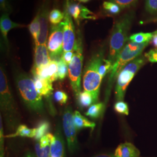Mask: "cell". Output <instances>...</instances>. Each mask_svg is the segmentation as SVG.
<instances>
[{
  "label": "cell",
  "instance_id": "4fadbf2b",
  "mask_svg": "<svg viewBox=\"0 0 157 157\" xmlns=\"http://www.w3.org/2000/svg\"><path fill=\"white\" fill-rule=\"evenodd\" d=\"M51 157H65L64 141L59 126L57 127L55 135H54L50 144Z\"/></svg>",
  "mask_w": 157,
  "mask_h": 157
},
{
  "label": "cell",
  "instance_id": "ab89813d",
  "mask_svg": "<svg viewBox=\"0 0 157 157\" xmlns=\"http://www.w3.org/2000/svg\"><path fill=\"white\" fill-rule=\"evenodd\" d=\"M94 157H115L114 155H109V154H100L98 155H96Z\"/></svg>",
  "mask_w": 157,
  "mask_h": 157
},
{
  "label": "cell",
  "instance_id": "4dcf8cb0",
  "mask_svg": "<svg viewBox=\"0 0 157 157\" xmlns=\"http://www.w3.org/2000/svg\"><path fill=\"white\" fill-rule=\"evenodd\" d=\"M138 0H110L111 2L117 4L121 9L130 8L136 5Z\"/></svg>",
  "mask_w": 157,
  "mask_h": 157
},
{
  "label": "cell",
  "instance_id": "f35d334b",
  "mask_svg": "<svg viewBox=\"0 0 157 157\" xmlns=\"http://www.w3.org/2000/svg\"><path fill=\"white\" fill-rule=\"evenodd\" d=\"M22 157H37L36 155H35L33 153L32 151H28L26 152Z\"/></svg>",
  "mask_w": 157,
  "mask_h": 157
},
{
  "label": "cell",
  "instance_id": "5b68a950",
  "mask_svg": "<svg viewBox=\"0 0 157 157\" xmlns=\"http://www.w3.org/2000/svg\"><path fill=\"white\" fill-rule=\"evenodd\" d=\"M148 43H149L138 44L133 42H130L124 47L122 50L119 53L116 61L112 65V69L108 78L105 102H104L105 105L110 95L113 83L117 79L118 75L121 71L129 62L140 56L141 53L148 45Z\"/></svg>",
  "mask_w": 157,
  "mask_h": 157
},
{
  "label": "cell",
  "instance_id": "30bf717a",
  "mask_svg": "<svg viewBox=\"0 0 157 157\" xmlns=\"http://www.w3.org/2000/svg\"><path fill=\"white\" fill-rule=\"evenodd\" d=\"M65 17L63 20V52L72 51L76 42L75 27L72 17L66 11H64Z\"/></svg>",
  "mask_w": 157,
  "mask_h": 157
},
{
  "label": "cell",
  "instance_id": "9a60e30c",
  "mask_svg": "<svg viewBox=\"0 0 157 157\" xmlns=\"http://www.w3.org/2000/svg\"><path fill=\"white\" fill-rule=\"evenodd\" d=\"M33 77L34 85L38 93L41 96H44L47 100L50 101L54 90L52 84V82L37 76H33Z\"/></svg>",
  "mask_w": 157,
  "mask_h": 157
},
{
  "label": "cell",
  "instance_id": "9c48e42d",
  "mask_svg": "<svg viewBox=\"0 0 157 157\" xmlns=\"http://www.w3.org/2000/svg\"><path fill=\"white\" fill-rule=\"evenodd\" d=\"M63 22L52 25L48 40L47 48L51 60L58 61L63 54Z\"/></svg>",
  "mask_w": 157,
  "mask_h": 157
},
{
  "label": "cell",
  "instance_id": "83f0119b",
  "mask_svg": "<svg viewBox=\"0 0 157 157\" xmlns=\"http://www.w3.org/2000/svg\"><path fill=\"white\" fill-rule=\"evenodd\" d=\"M37 132L35 136L36 140H40L42 137L47 134V132L50 129V124L47 121H42L40 122L38 127L36 128Z\"/></svg>",
  "mask_w": 157,
  "mask_h": 157
},
{
  "label": "cell",
  "instance_id": "6da1fadb",
  "mask_svg": "<svg viewBox=\"0 0 157 157\" xmlns=\"http://www.w3.org/2000/svg\"><path fill=\"white\" fill-rule=\"evenodd\" d=\"M0 105L6 126L12 130L17 129L21 121V115L17 104L10 89L4 67L0 68Z\"/></svg>",
  "mask_w": 157,
  "mask_h": 157
},
{
  "label": "cell",
  "instance_id": "277c9868",
  "mask_svg": "<svg viewBox=\"0 0 157 157\" xmlns=\"http://www.w3.org/2000/svg\"><path fill=\"white\" fill-rule=\"evenodd\" d=\"M104 58V50L101 48L96 51L87 63L84 69L83 86L85 91L91 93L95 104L98 100L102 77L98 71L100 65Z\"/></svg>",
  "mask_w": 157,
  "mask_h": 157
},
{
  "label": "cell",
  "instance_id": "74e56055",
  "mask_svg": "<svg viewBox=\"0 0 157 157\" xmlns=\"http://www.w3.org/2000/svg\"><path fill=\"white\" fill-rule=\"evenodd\" d=\"M151 43L155 48H157V30L154 32V35L151 40Z\"/></svg>",
  "mask_w": 157,
  "mask_h": 157
},
{
  "label": "cell",
  "instance_id": "8fae6325",
  "mask_svg": "<svg viewBox=\"0 0 157 157\" xmlns=\"http://www.w3.org/2000/svg\"><path fill=\"white\" fill-rule=\"evenodd\" d=\"M48 8L45 4H44L40 8L38 14L39 15L41 29L39 37L34 41L36 45H45L48 34V22H49V12Z\"/></svg>",
  "mask_w": 157,
  "mask_h": 157
},
{
  "label": "cell",
  "instance_id": "52a82bcc",
  "mask_svg": "<svg viewBox=\"0 0 157 157\" xmlns=\"http://www.w3.org/2000/svg\"><path fill=\"white\" fill-rule=\"evenodd\" d=\"M73 58L68 65V75L74 94L77 98L81 91V76L83 62V44L82 36L78 33L73 48Z\"/></svg>",
  "mask_w": 157,
  "mask_h": 157
},
{
  "label": "cell",
  "instance_id": "d590c367",
  "mask_svg": "<svg viewBox=\"0 0 157 157\" xmlns=\"http://www.w3.org/2000/svg\"><path fill=\"white\" fill-rule=\"evenodd\" d=\"M1 10L4 12V13L10 14L11 12V6L10 3V0H0Z\"/></svg>",
  "mask_w": 157,
  "mask_h": 157
},
{
  "label": "cell",
  "instance_id": "60d3db41",
  "mask_svg": "<svg viewBox=\"0 0 157 157\" xmlns=\"http://www.w3.org/2000/svg\"><path fill=\"white\" fill-rule=\"evenodd\" d=\"M79 2H82V3H86L90 1V0H78Z\"/></svg>",
  "mask_w": 157,
  "mask_h": 157
},
{
  "label": "cell",
  "instance_id": "5bb4252c",
  "mask_svg": "<svg viewBox=\"0 0 157 157\" xmlns=\"http://www.w3.org/2000/svg\"><path fill=\"white\" fill-rule=\"evenodd\" d=\"M51 61L47 47L45 45H36L34 48L33 67L32 70L42 67Z\"/></svg>",
  "mask_w": 157,
  "mask_h": 157
},
{
  "label": "cell",
  "instance_id": "ffe728a7",
  "mask_svg": "<svg viewBox=\"0 0 157 157\" xmlns=\"http://www.w3.org/2000/svg\"><path fill=\"white\" fill-rule=\"evenodd\" d=\"M37 129H30L25 124H20L17 128L15 133L11 135L5 136L6 137H15L17 136L25 137L29 138H34L36 135Z\"/></svg>",
  "mask_w": 157,
  "mask_h": 157
},
{
  "label": "cell",
  "instance_id": "f546056e",
  "mask_svg": "<svg viewBox=\"0 0 157 157\" xmlns=\"http://www.w3.org/2000/svg\"><path fill=\"white\" fill-rule=\"evenodd\" d=\"M114 109L120 114L128 115L129 113V107L126 102L123 101H117L115 105Z\"/></svg>",
  "mask_w": 157,
  "mask_h": 157
},
{
  "label": "cell",
  "instance_id": "484cf974",
  "mask_svg": "<svg viewBox=\"0 0 157 157\" xmlns=\"http://www.w3.org/2000/svg\"><path fill=\"white\" fill-rule=\"evenodd\" d=\"M65 17L64 12H62L57 9H54L50 12L49 14V22L52 25H58L62 22L63 19Z\"/></svg>",
  "mask_w": 157,
  "mask_h": 157
},
{
  "label": "cell",
  "instance_id": "d4e9b609",
  "mask_svg": "<svg viewBox=\"0 0 157 157\" xmlns=\"http://www.w3.org/2000/svg\"><path fill=\"white\" fill-rule=\"evenodd\" d=\"M35 144V151L37 157H51L50 144L41 145L39 140H36Z\"/></svg>",
  "mask_w": 157,
  "mask_h": 157
},
{
  "label": "cell",
  "instance_id": "e575fe53",
  "mask_svg": "<svg viewBox=\"0 0 157 157\" xmlns=\"http://www.w3.org/2000/svg\"><path fill=\"white\" fill-rule=\"evenodd\" d=\"M146 59L152 63L157 62V48H155L146 52L144 54Z\"/></svg>",
  "mask_w": 157,
  "mask_h": 157
},
{
  "label": "cell",
  "instance_id": "836d02e7",
  "mask_svg": "<svg viewBox=\"0 0 157 157\" xmlns=\"http://www.w3.org/2000/svg\"><path fill=\"white\" fill-rule=\"evenodd\" d=\"M0 157H5V150H4V140L5 136L4 135L3 126L2 121V117L0 116Z\"/></svg>",
  "mask_w": 157,
  "mask_h": 157
},
{
  "label": "cell",
  "instance_id": "1f68e13d",
  "mask_svg": "<svg viewBox=\"0 0 157 157\" xmlns=\"http://www.w3.org/2000/svg\"><path fill=\"white\" fill-rule=\"evenodd\" d=\"M54 99L59 104L63 105L67 102L68 96L64 91H56L54 94Z\"/></svg>",
  "mask_w": 157,
  "mask_h": 157
},
{
  "label": "cell",
  "instance_id": "d6a6232c",
  "mask_svg": "<svg viewBox=\"0 0 157 157\" xmlns=\"http://www.w3.org/2000/svg\"><path fill=\"white\" fill-rule=\"evenodd\" d=\"M146 10L151 14H157V0H146Z\"/></svg>",
  "mask_w": 157,
  "mask_h": 157
},
{
  "label": "cell",
  "instance_id": "4316f807",
  "mask_svg": "<svg viewBox=\"0 0 157 157\" xmlns=\"http://www.w3.org/2000/svg\"><path fill=\"white\" fill-rule=\"evenodd\" d=\"M69 71L68 64L63 61L62 58H61L58 61V80L62 81L67 77Z\"/></svg>",
  "mask_w": 157,
  "mask_h": 157
},
{
  "label": "cell",
  "instance_id": "cb8c5ba5",
  "mask_svg": "<svg viewBox=\"0 0 157 157\" xmlns=\"http://www.w3.org/2000/svg\"><path fill=\"white\" fill-rule=\"evenodd\" d=\"M28 27L29 32L32 34L34 40L35 41L39 37L41 29L39 15L38 13L34 17L33 20L30 23Z\"/></svg>",
  "mask_w": 157,
  "mask_h": 157
},
{
  "label": "cell",
  "instance_id": "44dd1931",
  "mask_svg": "<svg viewBox=\"0 0 157 157\" xmlns=\"http://www.w3.org/2000/svg\"><path fill=\"white\" fill-rule=\"evenodd\" d=\"M105 104L103 102L93 104L90 106L85 115L93 119L99 118L105 110Z\"/></svg>",
  "mask_w": 157,
  "mask_h": 157
},
{
  "label": "cell",
  "instance_id": "d6986e66",
  "mask_svg": "<svg viewBox=\"0 0 157 157\" xmlns=\"http://www.w3.org/2000/svg\"><path fill=\"white\" fill-rule=\"evenodd\" d=\"M73 118L77 130L83 128H90L93 130L95 127V123L90 122L89 120L82 115L78 111H75L73 113Z\"/></svg>",
  "mask_w": 157,
  "mask_h": 157
},
{
  "label": "cell",
  "instance_id": "e0dca14e",
  "mask_svg": "<svg viewBox=\"0 0 157 157\" xmlns=\"http://www.w3.org/2000/svg\"><path fill=\"white\" fill-rule=\"evenodd\" d=\"M140 151L133 144L126 142L119 144L115 150V157H139Z\"/></svg>",
  "mask_w": 157,
  "mask_h": 157
},
{
  "label": "cell",
  "instance_id": "ac0fdd59",
  "mask_svg": "<svg viewBox=\"0 0 157 157\" xmlns=\"http://www.w3.org/2000/svg\"><path fill=\"white\" fill-rule=\"evenodd\" d=\"M84 7V6L78 3H75L70 0H67L65 11L67 12L70 16L73 17L78 25H79L80 22L83 21L82 18Z\"/></svg>",
  "mask_w": 157,
  "mask_h": 157
},
{
  "label": "cell",
  "instance_id": "2e32d148",
  "mask_svg": "<svg viewBox=\"0 0 157 157\" xmlns=\"http://www.w3.org/2000/svg\"><path fill=\"white\" fill-rule=\"evenodd\" d=\"M8 13H3L0 19V30L2 37L7 46L8 45V33L12 29L25 27V25L12 22L10 19Z\"/></svg>",
  "mask_w": 157,
  "mask_h": 157
},
{
  "label": "cell",
  "instance_id": "8992f818",
  "mask_svg": "<svg viewBox=\"0 0 157 157\" xmlns=\"http://www.w3.org/2000/svg\"><path fill=\"white\" fill-rule=\"evenodd\" d=\"M147 61L145 56H140L129 62L121 71L117 79L115 91L117 101L124 100L126 91L130 82L141 67L146 64Z\"/></svg>",
  "mask_w": 157,
  "mask_h": 157
},
{
  "label": "cell",
  "instance_id": "ba28073f",
  "mask_svg": "<svg viewBox=\"0 0 157 157\" xmlns=\"http://www.w3.org/2000/svg\"><path fill=\"white\" fill-rule=\"evenodd\" d=\"M63 129L67 141L69 152L73 154L78 150V141L76 135L77 129L74 122L73 113L72 108L67 107L63 114Z\"/></svg>",
  "mask_w": 157,
  "mask_h": 157
},
{
  "label": "cell",
  "instance_id": "3957f363",
  "mask_svg": "<svg viewBox=\"0 0 157 157\" xmlns=\"http://www.w3.org/2000/svg\"><path fill=\"white\" fill-rule=\"evenodd\" d=\"M17 90L23 101L30 109L39 114L45 112L42 96L36 90L34 80L25 73L15 74Z\"/></svg>",
  "mask_w": 157,
  "mask_h": 157
},
{
  "label": "cell",
  "instance_id": "f1b7e54d",
  "mask_svg": "<svg viewBox=\"0 0 157 157\" xmlns=\"http://www.w3.org/2000/svg\"><path fill=\"white\" fill-rule=\"evenodd\" d=\"M102 6L104 10L109 13L110 15H117L120 13L121 11V8L119 6L115 3H113L111 1H105L103 2Z\"/></svg>",
  "mask_w": 157,
  "mask_h": 157
},
{
  "label": "cell",
  "instance_id": "7c38bea8",
  "mask_svg": "<svg viewBox=\"0 0 157 157\" xmlns=\"http://www.w3.org/2000/svg\"><path fill=\"white\" fill-rule=\"evenodd\" d=\"M57 72L58 61L56 60H51L46 65L32 70L33 76H37L40 78L47 79L51 82H54L58 80Z\"/></svg>",
  "mask_w": 157,
  "mask_h": 157
},
{
  "label": "cell",
  "instance_id": "7402d4cb",
  "mask_svg": "<svg viewBox=\"0 0 157 157\" xmlns=\"http://www.w3.org/2000/svg\"><path fill=\"white\" fill-rule=\"evenodd\" d=\"M79 106L81 108L90 107L94 103V99L89 92L84 90L82 91L76 98Z\"/></svg>",
  "mask_w": 157,
  "mask_h": 157
},
{
  "label": "cell",
  "instance_id": "603a6c76",
  "mask_svg": "<svg viewBox=\"0 0 157 157\" xmlns=\"http://www.w3.org/2000/svg\"><path fill=\"white\" fill-rule=\"evenodd\" d=\"M154 32L152 33H138L131 35L129 40L131 42L138 44H143L145 43H149L153 37Z\"/></svg>",
  "mask_w": 157,
  "mask_h": 157
},
{
  "label": "cell",
  "instance_id": "8d00e7d4",
  "mask_svg": "<svg viewBox=\"0 0 157 157\" xmlns=\"http://www.w3.org/2000/svg\"><path fill=\"white\" fill-rule=\"evenodd\" d=\"M73 55H74L73 51L65 52H63L61 58L65 62L69 65L73 58Z\"/></svg>",
  "mask_w": 157,
  "mask_h": 157
},
{
  "label": "cell",
  "instance_id": "7a4b0ae2",
  "mask_svg": "<svg viewBox=\"0 0 157 157\" xmlns=\"http://www.w3.org/2000/svg\"><path fill=\"white\" fill-rule=\"evenodd\" d=\"M134 17V12H127L114 25L110 37L109 51L107 59L112 65L129 40L128 34Z\"/></svg>",
  "mask_w": 157,
  "mask_h": 157
}]
</instances>
